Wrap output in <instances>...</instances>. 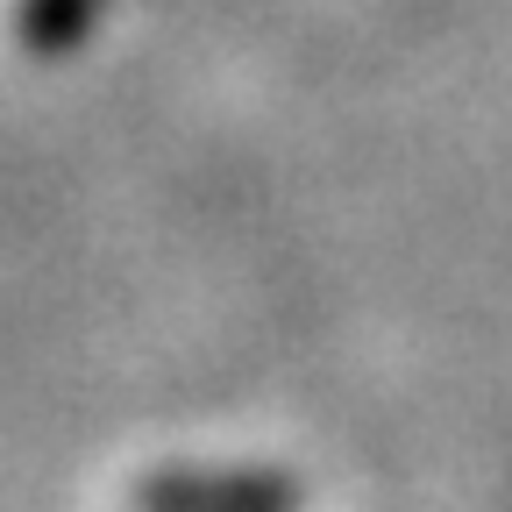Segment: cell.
Masks as SVG:
<instances>
[{"instance_id":"cell-1","label":"cell","mask_w":512,"mask_h":512,"mask_svg":"<svg viewBox=\"0 0 512 512\" xmlns=\"http://www.w3.org/2000/svg\"><path fill=\"white\" fill-rule=\"evenodd\" d=\"M143 512H292V484L278 477H150L136 491Z\"/></svg>"}]
</instances>
